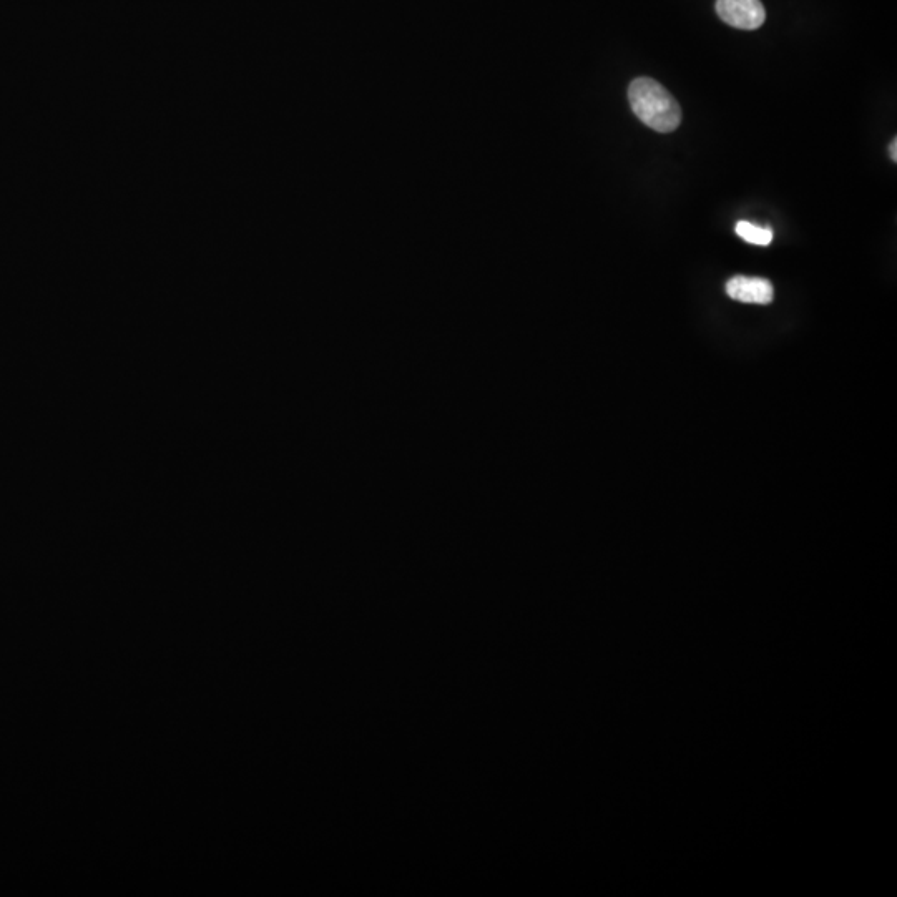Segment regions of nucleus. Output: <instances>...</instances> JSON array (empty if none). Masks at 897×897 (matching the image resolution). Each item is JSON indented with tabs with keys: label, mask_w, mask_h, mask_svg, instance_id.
Here are the masks:
<instances>
[{
	"label": "nucleus",
	"mask_w": 897,
	"mask_h": 897,
	"mask_svg": "<svg viewBox=\"0 0 897 897\" xmlns=\"http://www.w3.org/2000/svg\"><path fill=\"white\" fill-rule=\"evenodd\" d=\"M633 113L655 132H675L682 123V108L657 80L638 77L628 87Z\"/></svg>",
	"instance_id": "nucleus-1"
},
{
	"label": "nucleus",
	"mask_w": 897,
	"mask_h": 897,
	"mask_svg": "<svg viewBox=\"0 0 897 897\" xmlns=\"http://www.w3.org/2000/svg\"><path fill=\"white\" fill-rule=\"evenodd\" d=\"M716 14L725 24L741 30L760 29L766 19L761 0H716Z\"/></svg>",
	"instance_id": "nucleus-2"
},
{
	"label": "nucleus",
	"mask_w": 897,
	"mask_h": 897,
	"mask_svg": "<svg viewBox=\"0 0 897 897\" xmlns=\"http://www.w3.org/2000/svg\"><path fill=\"white\" fill-rule=\"evenodd\" d=\"M735 230L741 240L748 241L751 245L768 246L773 241V231L770 228H760L750 221H738Z\"/></svg>",
	"instance_id": "nucleus-4"
},
{
	"label": "nucleus",
	"mask_w": 897,
	"mask_h": 897,
	"mask_svg": "<svg viewBox=\"0 0 897 897\" xmlns=\"http://www.w3.org/2000/svg\"><path fill=\"white\" fill-rule=\"evenodd\" d=\"M889 155L893 158V162H897V140L894 138L891 147H889Z\"/></svg>",
	"instance_id": "nucleus-5"
},
{
	"label": "nucleus",
	"mask_w": 897,
	"mask_h": 897,
	"mask_svg": "<svg viewBox=\"0 0 897 897\" xmlns=\"http://www.w3.org/2000/svg\"><path fill=\"white\" fill-rule=\"evenodd\" d=\"M726 295L740 303L770 304L775 298V290L765 278L735 276L726 283Z\"/></svg>",
	"instance_id": "nucleus-3"
}]
</instances>
